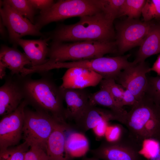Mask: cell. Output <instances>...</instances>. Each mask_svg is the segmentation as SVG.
I'll use <instances>...</instances> for the list:
<instances>
[{
	"label": "cell",
	"mask_w": 160,
	"mask_h": 160,
	"mask_svg": "<svg viewBox=\"0 0 160 160\" xmlns=\"http://www.w3.org/2000/svg\"><path fill=\"white\" fill-rule=\"evenodd\" d=\"M49 73L48 71L39 73L41 77L37 79L32 78L31 74H19L24 100L36 110L48 113L59 122L67 124L61 88L56 84Z\"/></svg>",
	"instance_id": "cell-1"
},
{
	"label": "cell",
	"mask_w": 160,
	"mask_h": 160,
	"mask_svg": "<svg viewBox=\"0 0 160 160\" xmlns=\"http://www.w3.org/2000/svg\"><path fill=\"white\" fill-rule=\"evenodd\" d=\"M113 23L100 12L81 17L78 22L73 24L59 25L45 34L55 42L112 41L116 36Z\"/></svg>",
	"instance_id": "cell-2"
},
{
	"label": "cell",
	"mask_w": 160,
	"mask_h": 160,
	"mask_svg": "<svg viewBox=\"0 0 160 160\" xmlns=\"http://www.w3.org/2000/svg\"><path fill=\"white\" fill-rule=\"evenodd\" d=\"M124 124L134 139L160 143V105L144 95L128 112Z\"/></svg>",
	"instance_id": "cell-3"
},
{
	"label": "cell",
	"mask_w": 160,
	"mask_h": 160,
	"mask_svg": "<svg viewBox=\"0 0 160 160\" xmlns=\"http://www.w3.org/2000/svg\"><path fill=\"white\" fill-rule=\"evenodd\" d=\"M116 53H118V50L115 41H52L49 47L48 60L46 63L90 59L103 57L107 54Z\"/></svg>",
	"instance_id": "cell-4"
},
{
	"label": "cell",
	"mask_w": 160,
	"mask_h": 160,
	"mask_svg": "<svg viewBox=\"0 0 160 160\" xmlns=\"http://www.w3.org/2000/svg\"><path fill=\"white\" fill-rule=\"evenodd\" d=\"M101 12L95 0H59L36 17L34 24L40 31L53 22L75 17L92 15Z\"/></svg>",
	"instance_id": "cell-5"
},
{
	"label": "cell",
	"mask_w": 160,
	"mask_h": 160,
	"mask_svg": "<svg viewBox=\"0 0 160 160\" xmlns=\"http://www.w3.org/2000/svg\"><path fill=\"white\" fill-rule=\"evenodd\" d=\"M130 54L113 57H104L76 61L46 63L42 66L44 71L54 69L78 67L92 70L103 79H115L123 70L132 64L128 61Z\"/></svg>",
	"instance_id": "cell-6"
},
{
	"label": "cell",
	"mask_w": 160,
	"mask_h": 160,
	"mask_svg": "<svg viewBox=\"0 0 160 160\" xmlns=\"http://www.w3.org/2000/svg\"><path fill=\"white\" fill-rule=\"evenodd\" d=\"M26 107L24 109L22 137L30 147L36 146L46 151L47 139L59 122L48 113L33 111Z\"/></svg>",
	"instance_id": "cell-7"
},
{
	"label": "cell",
	"mask_w": 160,
	"mask_h": 160,
	"mask_svg": "<svg viewBox=\"0 0 160 160\" xmlns=\"http://www.w3.org/2000/svg\"><path fill=\"white\" fill-rule=\"evenodd\" d=\"M153 24L137 19H129L117 23L115 41L118 56H121L131 49L140 46Z\"/></svg>",
	"instance_id": "cell-8"
},
{
	"label": "cell",
	"mask_w": 160,
	"mask_h": 160,
	"mask_svg": "<svg viewBox=\"0 0 160 160\" xmlns=\"http://www.w3.org/2000/svg\"><path fill=\"white\" fill-rule=\"evenodd\" d=\"M3 2V1H2ZM0 18L7 29L10 41L16 47V40L26 35L43 36L36 25L13 8L3 2Z\"/></svg>",
	"instance_id": "cell-9"
},
{
	"label": "cell",
	"mask_w": 160,
	"mask_h": 160,
	"mask_svg": "<svg viewBox=\"0 0 160 160\" xmlns=\"http://www.w3.org/2000/svg\"><path fill=\"white\" fill-rule=\"evenodd\" d=\"M27 105L23 100L15 111L2 117L0 121V151L19 142L22 137L24 109Z\"/></svg>",
	"instance_id": "cell-10"
},
{
	"label": "cell",
	"mask_w": 160,
	"mask_h": 160,
	"mask_svg": "<svg viewBox=\"0 0 160 160\" xmlns=\"http://www.w3.org/2000/svg\"><path fill=\"white\" fill-rule=\"evenodd\" d=\"M151 68L145 61L132 64L122 71L115 80L129 90L139 101L145 95L148 82L146 74L151 71Z\"/></svg>",
	"instance_id": "cell-11"
},
{
	"label": "cell",
	"mask_w": 160,
	"mask_h": 160,
	"mask_svg": "<svg viewBox=\"0 0 160 160\" xmlns=\"http://www.w3.org/2000/svg\"><path fill=\"white\" fill-rule=\"evenodd\" d=\"M0 87V115L2 117L15 111L24 99L19 74H10Z\"/></svg>",
	"instance_id": "cell-12"
},
{
	"label": "cell",
	"mask_w": 160,
	"mask_h": 160,
	"mask_svg": "<svg viewBox=\"0 0 160 160\" xmlns=\"http://www.w3.org/2000/svg\"><path fill=\"white\" fill-rule=\"evenodd\" d=\"M61 88L66 105L65 113V120L73 122L76 127L89 105L90 93L84 89Z\"/></svg>",
	"instance_id": "cell-13"
},
{
	"label": "cell",
	"mask_w": 160,
	"mask_h": 160,
	"mask_svg": "<svg viewBox=\"0 0 160 160\" xmlns=\"http://www.w3.org/2000/svg\"><path fill=\"white\" fill-rule=\"evenodd\" d=\"M90 152L100 160H143L137 150L117 140L104 142Z\"/></svg>",
	"instance_id": "cell-14"
},
{
	"label": "cell",
	"mask_w": 160,
	"mask_h": 160,
	"mask_svg": "<svg viewBox=\"0 0 160 160\" xmlns=\"http://www.w3.org/2000/svg\"><path fill=\"white\" fill-rule=\"evenodd\" d=\"M62 88L83 89L95 87L103 79L99 73L87 69L75 67L68 69L62 78Z\"/></svg>",
	"instance_id": "cell-15"
},
{
	"label": "cell",
	"mask_w": 160,
	"mask_h": 160,
	"mask_svg": "<svg viewBox=\"0 0 160 160\" xmlns=\"http://www.w3.org/2000/svg\"><path fill=\"white\" fill-rule=\"evenodd\" d=\"M70 128L69 125L57 123L46 143V151L49 160H73L66 147L65 131Z\"/></svg>",
	"instance_id": "cell-16"
},
{
	"label": "cell",
	"mask_w": 160,
	"mask_h": 160,
	"mask_svg": "<svg viewBox=\"0 0 160 160\" xmlns=\"http://www.w3.org/2000/svg\"><path fill=\"white\" fill-rule=\"evenodd\" d=\"M50 39L49 37L34 40L19 39L16 40V44L23 49L31 63V66H39L45 64L48 60L49 47L47 42Z\"/></svg>",
	"instance_id": "cell-17"
},
{
	"label": "cell",
	"mask_w": 160,
	"mask_h": 160,
	"mask_svg": "<svg viewBox=\"0 0 160 160\" xmlns=\"http://www.w3.org/2000/svg\"><path fill=\"white\" fill-rule=\"evenodd\" d=\"M0 63L10 71V74L14 75L22 74L26 65H32L31 63L25 54L16 47H10L2 45L0 49Z\"/></svg>",
	"instance_id": "cell-18"
},
{
	"label": "cell",
	"mask_w": 160,
	"mask_h": 160,
	"mask_svg": "<svg viewBox=\"0 0 160 160\" xmlns=\"http://www.w3.org/2000/svg\"><path fill=\"white\" fill-rule=\"evenodd\" d=\"M118 121L115 114L111 110L89 105L76 127L83 132L93 129L103 121Z\"/></svg>",
	"instance_id": "cell-19"
},
{
	"label": "cell",
	"mask_w": 160,
	"mask_h": 160,
	"mask_svg": "<svg viewBox=\"0 0 160 160\" xmlns=\"http://www.w3.org/2000/svg\"><path fill=\"white\" fill-rule=\"evenodd\" d=\"M89 101L91 105H99L108 108L115 114L118 121L124 124L128 112L116 103L108 89L100 85L99 90L90 93Z\"/></svg>",
	"instance_id": "cell-20"
},
{
	"label": "cell",
	"mask_w": 160,
	"mask_h": 160,
	"mask_svg": "<svg viewBox=\"0 0 160 160\" xmlns=\"http://www.w3.org/2000/svg\"><path fill=\"white\" fill-rule=\"evenodd\" d=\"M160 53V25L152 24L138 50L133 64L145 61L148 57Z\"/></svg>",
	"instance_id": "cell-21"
},
{
	"label": "cell",
	"mask_w": 160,
	"mask_h": 160,
	"mask_svg": "<svg viewBox=\"0 0 160 160\" xmlns=\"http://www.w3.org/2000/svg\"><path fill=\"white\" fill-rule=\"evenodd\" d=\"M66 147L68 153L73 158L84 155L89 149V144L84 135L74 132L66 138Z\"/></svg>",
	"instance_id": "cell-22"
},
{
	"label": "cell",
	"mask_w": 160,
	"mask_h": 160,
	"mask_svg": "<svg viewBox=\"0 0 160 160\" xmlns=\"http://www.w3.org/2000/svg\"><path fill=\"white\" fill-rule=\"evenodd\" d=\"M125 0H95L100 11L109 20L113 22L119 17L121 7Z\"/></svg>",
	"instance_id": "cell-23"
},
{
	"label": "cell",
	"mask_w": 160,
	"mask_h": 160,
	"mask_svg": "<svg viewBox=\"0 0 160 160\" xmlns=\"http://www.w3.org/2000/svg\"><path fill=\"white\" fill-rule=\"evenodd\" d=\"M3 3L10 6L34 24L36 9L28 0H4Z\"/></svg>",
	"instance_id": "cell-24"
},
{
	"label": "cell",
	"mask_w": 160,
	"mask_h": 160,
	"mask_svg": "<svg viewBox=\"0 0 160 160\" xmlns=\"http://www.w3.org/2000/svg\"><path fill=\"white\" fill-rule=\"evenodd\" d=\"M145 0H125L120 12L119 17L128 16L129 19H137L142 14Z\"/></svg>",
	"instance_id": "cell-25"
},
{
	"label": "cell",
	"mask_w": 160,
	"mask_h": 160,
	"mask_svg": "<svg viewBox=\"0 0 160 160\" xmlns=\"http://www.w3.org/2000/svg\"><path fill=\"white\" fill-rule=\"evenodd\" d=\"M30 147L24 142L18 146L0 151V160H23L24 156Z\"/></svg>",
	"instance_id": "cell-26"
},
{
	"label": "cell",
	"mask_w": 160,
	"mask_h": 160,
	"mask_svg": "<svg viewBox=\"0 0 160 160\" xmlns=\"http://www.w3.org/2000/svg\"><path fill=\"white\" fill-rule=\"evenodd\" d=\"M147 80L145 95L156 103L160 105V76H147Z\"/></svg>",
	"instance_id": "cell-27"
},
{
	"label": "cell",
	"mask_w": 160,
	"mask_h": 160,
	"mask_svg": "<svg viewBox=\"0 0 160 160\" xmlns=\"http://www.w3.org/2000/svg\"><path fill=\"white\" fill-rule=\"evenodd\" d=\"M142 14L144 21L160 18V0H147L143 8Z\"/></svg>",
	"instance_id": "cell-28"
},
{
	"label": "cell",
	"mask_w": 160,
	"mask_h": 160,
	"mask_svg": "<svg viewBox=\"0 0 160 160\" xmlns=\"http://www.w3.org/2000/svg\"><path fill=\"white\" fill-rule=\"evenodd\" d=\"M100 84V85L108 89L114 100L119 105L124 90L123 88L117 84L113 79H103Z\"/></svg>",
	"instance_id": "cell-29"
},
{
	"label": "cell",
	"mask_w": 160,
	"mask_h": 160,
	"mask_svg": "<svg viewBox=\"0 0 160 160\" xmlns=\"http://www.w3.org/2000/svg\"><path fill=\"white\" fill-rule=\"evenodd\" d=\"M30 147L25 154L23 160H49L44 149L36 146Z\"/></svg>",
	"instance_id": "cell-30"
},
{
	"label": "cell",
	"mask_w": 160,
	"mask_h": 160,
	"mask_svg": "<svg viewBox=\"0 0 160 160\" xmlns=\"http://www.w3.org/2000/svg\"><path fill=\"white\" fill-rule=\"evenodd\" d=\"M138 101L131 92L127 89H125L119 104L122 107L125 105L132 106L136 104Z\"/></svg>",
	"instance_id": "cell-31"
},
{
	"label": "cell",
	"mask_w": 160,
	"mask_h": 160,
	"mask_svg": "<svg viewBox=\"0 0 160 160\" xmlns=\"http://www.w3.org/2000/svg\"><path fill=\"white\" fill-rule=\"evenodd\" d=\"M29 2L36 9L40 12L44 11L50 7L55 3L52 0H28Z\"/></svg>",
	"instance_id": "cell-32"
},
{
	"label": "cell",
	"mask_w": 160,
	"mask_h": 160,
	"mask_svg": "<svg viewBox=\"0 0 160 160\" xmlns=\"http://www.w3.org/2000/svg\"><path fill=\"white\" fill-rule=\"evenodd\" d=\"M108 122L107 121H103L92 129L97 137L101 138L105 135L108 127Z\"/></svg>",
	"instance_id": "cell-33"
},
{
	"label": "cell",
	"mask_w": 160,
	"mask_h": 160,
	"mask_svg": "<svg viewBox=\"0 0 160 160\" xmlns=\"http://www.w3.org/2000/svg\"><path fill=\"white\" fill-rule=\"evenodd\" d=\"M108 130L107 129L105 135L107 141L112 142L117 140L119 131V127L116 126L112 127Z\"/></svg>",
	"instance_id": "cell-34"
},
{
	"label": "cell",
	"mask_w": 160,
	"mask_h": 160,
	"mask_svg": "<svg viewBox=\"0 0 160 160\" xmlns=\"http://www.w3.org/2000/svg\"><path fill=\"white\" fill-rule=\"evenodd\" d=\"M151 71L156 72L158 76H160V55L151 68Z\"/></svg>",
	"instance_id": "cell-35"
},
{
	"label": "cell",
	"mask_w": 160,
	"mask_h": 160,
	"mask_svg": "<svg viewBox=\"0 0 160 160\" xmlns=\"http://www.w3.org/2000/svg\"><path fill=\"white\" fill-rule=\"evenodd\" d=\"M6 27L4 25L1 18H0V33L1 36L3 38H5L7 36V32Z\"/></svg>",
	"instance_id": "cell-36"
},
{
	"label": "cell",
	"mask_w": 160,
	"mask_h": 160,
	"mask_svg": "<svg viewBox=\"0 0 160 160\" xmlns=\"http://www.w3.org/2000/svg\"><path fill=\"white\" fill-rule=\"evenodd\" d=\"M6 67L0 63V78L1 79L4 78L6 76Z\"/></svg>",
	"instance_id": "cell-37"
},
{
	"label": "cell",
	"mask_w": 160,
	"mask_h": 160,
	"mask_svg": "<svg viewBox=\"0 0 160 160\" xmlns=\"http://www.w3.org/2000/svg\"><path fill=\"white\" fill-rule=\"evenodd\" d=\"M147 160H160V147L157 150L155 154Z\"/></svg>",
	"instance_id": "cell-38"
},
{
	"label": "cell",
	"mask_w": 160,
	"mask_h": 160,
	"mask_svg": "<svg viewBox=\"0 0 160 160\" xmlns=\"http://www.w3.org/2000/svg\"><path fill=\"white\" fill-rule=\"evenodd\" d=\"M81 160H100L99 159H98L97 158L92 157H85L83 158Z\"/></svg>",
	"instance_id": "cell-39"
}]
</instances>
